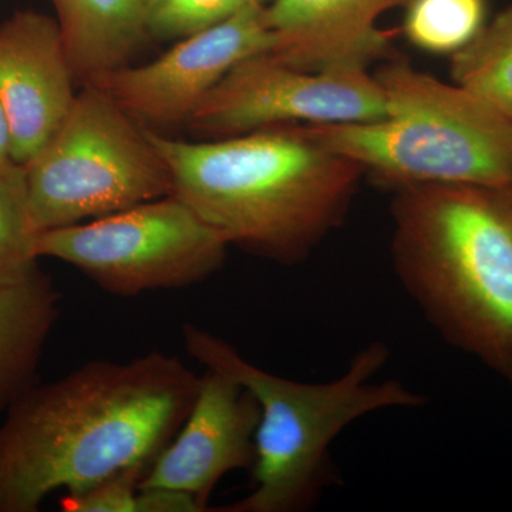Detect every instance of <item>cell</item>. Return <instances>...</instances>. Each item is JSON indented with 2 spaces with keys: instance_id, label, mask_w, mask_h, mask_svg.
<instances>
[{
  "instance_id": "6da1fadb",
  "label": "cell",
  "mask_w": 512,
  "mask_h": 512,
  "mask_svg": "<svg viewBox=\"0 0 512 512\" xmlns=\"http://www.w3.org/2000/svg\"><path fill=\"white\" fill-rule=\"evenodd\" d=\"M201 376L161 352L94 360L32 386L0 424V512H35L124 468H150L190 413Z\"/></svg>"
},
{
  "instance_id": "7a4b0ae2",
  "label": "cell",
  "mask_w": 512,
  "mask_h": 512,
  "mask_svg": "<svg viewBox=\"0 0 512 512\" xmlns=\"http://www.w3.org/2000/svg\"><path fill=\"white\" fill-rule=\"evenodd\" d=\"M175 197L227 239L281 265L311 255L345 220L365 170L301 126L185 141L146 127Z\"/></svg>"
},
{
  "instance_id": "3957f363",
  "label": "cell",
  "mask_w": 512,
  "mask_h": 512,
  "mask_svg": "<svg viewBox=\"0 0 512 512\" xmlns=\"http://www.w3.org/2000/svg\"><path fill=\"white\" fill-rule=\"evenodd\" d=\"M392 259L434 329L512 390V183L394 191Z\"/></svg>"
},
{
  "instance_id": "277c9868",
  "label": "cell",
  "mask_w": 512,
  "mask_h": 512,
  "mask_svg": "<svg viewBox=\"0 0 512 512\" xmlns=\"http://www.w3.org/2000/svg\"><path fill=\"white\" fill-rule=\"evenodd\" d=\"M183 339L192 359L247 387L261 414L255 434L254 487L241 500L215 511L306 510L325 485L330 444L349 424L380 410L426 403L399 380L373 382L389 359L382 342L360 349L338 379L302 383L259 369L227 340L194 323H185Z\"/></svg>"
},
{
  "instance_id": "5b68a950",
  "label": "cell",
  "mask_w": 512,
  "mask_h": 512,
  "mask_svg": "<svg viewBox=\"0 0 512 512\" xmlns=\"http://www.w3.org/2000/svg\"><path fill=\"white\" fill-rule=\"evenodd\" d=\"M383 119L301 126L394 191L413 184H511L512 123L456 83L403 60L375 74Z\"/></svg>"
},
{
  "instance_id": "8992f818",
  "label": "cell",
  "mask_w": 512,
  "mask_h": 512,
  "mask_svg": "<svg viewBox=\"0 0 512 512\" xmlns=\"http://www.w3.org/2000/svg\"><path fill=\"white\" fill-rule=\"evenodd\" d=\"M23 167L39 234L174 194L146 127L93 84H84L62 126Z\"/></svg>"
},
{
  "instance_id": "52a82bcc",
  "label": "cell",
  "mask_w": 512,
  "mask_h": 512,
  "mask_svg": "<svg viewBox=\"0 0 512 512\" xmlns=\"http://www.w3.org/2000/svg\"><path fill=\"white\" fill-rule=\"evenodd\" d=\"M228 248L175 195L37 237L40 258L66 262L101 291L123 298L200 284L221 269Z\"/></svg>"
},
{
  "instance_id": "ba28073f",
  "label": "cell",
  "mask_w": 512,
  "mask_h": 512,
  "mask_svg": "<svg viewBox=\"0 0 512 512\" xmlns=\"http://www.w3.org/2000/svg\"><path fill=\"white\" fill-rule=\"evenodd\" d=\"M386 101L367 69L303 70L256 55L232 67L187 127L208 138L279 126L363 123L383 119Z\"/></svg>"
},
{
  "instance_id": "9c48e42d",
  "label": "cell",
  "mask_w": 512,
  "mask_h": 512,
  "mask_svg": "<svg viewBox=\"0 0 512 512\" xmlns=\"http://www.w3.org/2000/svg\"><path fill=\"white\" fill-rule=\"evenodd\" d=\"M266 2H255L210 29L178 40L143 66L120 67L93 86L147 126L187 124L211 90L242 60L269 53L275 36L265 22Z\"/></svg>"
},
{
  "instance_id": "30bf717a",
  "label": "cell",
  "mask_w": 512,
  "mask_h": 512,
  "mask_svg": "<svg viewBox=\"0 0 512 512\" xmlns=\"http://www.w3.org/2000/svg\"><path fill=\"white\" fill-rule=\"evenodd\" d=\"M259 416V404L247 387L205 367L190 413L148 468L140 488H178L210 511L208 501L221 478L254 466Z\"/></svg>"
},
{
  "instance_id": "8fae6325",
  "label": "cell",
  "mask_w": 512,
  "mask_h": 512,
  "mask_svg": "<svg viewBox=\"0 0 512 512\" xmlns=\"http://www.w3.org/2000/svg\"><path fill=\"white\" fill-rule=\"evenodd\" d=\"M76 80L56 19L20 10L0 23V101L15 163L32 160L62 126Z\"/></svg>"
},
{
  "instance_id": "7c38bea8",
  "label": "cell",
  "mask_w": 512,
  "mask_h": 512,
  "mask_svg": "<svg viewBox=\"0 0 512 512\" xmlns=\"http://www.w3.org/2000/svg\"><path fill=\"white\" fill-rule=\"evenodd\" d=\"M409 0H271L265 22L275 36L269 56L303 70L367 69L387 55L392 35L377 28L387 10Z\"/></svg>"
},
{
  "instance_id": "4fadbf2b",
  "label": "cell",
  "mask_w": 512,
  "mask_h": 512,
  "mask_svg": "<svg viewBox=\"0 0 512 512\" xmlns=\"http://www.w3.org/2000/svg\"><path fill=\"white\" fill-rule=\"evenodd\" d=\"M67 55L84 84L127 66L148 32L146 0H50Z\"/></svg>"
},
{
  "instance_id": "5bb4252c",
  "label": "cell",
  "mask_w": 512,
  "mask_h": 512,
  "mask_svg": "<svg viewBox=\"0 0 512 512\" xmlns=\"http://www.w3.org/2000/svg\"><path fill=\"white\" fill-rule=\"evenodd\" d=\"M59 315L60 293L43 272L0 285V409L32 387Z\"/></svg>"
},
{
  "instance_id": "9a60e30c",
  "label": "cell",
  "mask_w": 512,
  "mask_h": 512,
  "mask_svg": "<svg viewBox=\"0 0 512 512\" xmlns=\"http://www.w3.org/2000/svg\"><path fill=\"white\" fill-rule=\"evenodd\" d=\"M451 77L512 123V6L451 55Z\"/></svg>"
},
{
  "instance_id": "2e32d148",
  "label": "cell",
  "mask_w": 512,
  "mask_h": 512,
  "mask_svg": "<svg viewBox=\"0 0 512 512\" xmlns=\"http://www.w3.org/2000/svg\"><path fill=\"white\" fill-rule=\"evenodd\" d=\"M37 237L25 167L15 161L0 163V285L15 284L40 271Z\"/></svg>"
},
{
  "instance_id": "e0dca14e",
  "label": "cell",
  "mask_w": 512,
  "mask_h": 512,
  "mask_svg": "<svg viewBox=\"0 0 512 512\" xmlns=\"http://www.w3.org/2000/svg\"><path fill=\"white\" fill-rule=\"evenodd\" d=\"M485 25V0H409L404 33L412 45L454 55Z\"/></svg>"
},
{
  "instance_id": "ac0fdd59",
  "label": "cell",
  "mask_w": 512,
  "mask_h": 512,
  "mask_svg": "<svg viewBox=\"0 0 512 512\" xmlns=\"http://www.w3.org/2000/svg\"><path fill=\"white\" fill-rule=\"evenodd\" d=\"M255 2L266 0H161L148 13V32L180 40L220 25Z\"/></svg>"
},
{
  "instance_id": "d6986e66",
  "label": "cell",
  "mask_w": 512,
  "mask_h": 512,
  "mask_svg": "<svg viewBox=\"0 0 512 512\" xmlns=\"http://www.w3.org/2000/svg\"><path fill=\"white\" fill-rule=\"evenodd\" d=\"M146 466L124 468L77 494H66L60 507L66 512H136Z\"/></svg>"
},
{
  "instance_id": "ffe728a7",
  "label": "cell",
  "mask_w": 512,
  "mask_h": 512,
  "mask_svg": "<svg viewBox=\"0 0 512 512\" xmlns=\"http://www.w3.org/2000/svg\"><path fill=\"white\" fill-rule=\"evenodd\" d=\"M194 495L171 487H143L136 512H204Z\"/></svg>"
},
{
  "instance_id": "44dd1931",
  "label": "cell",
  "mask_w": 512,
  "mask_h": 512,
  "mask_svg": "<svg viewBox=\"0 0 512 512\" xmlns=\"http://www.w3.org/2000/svg\"><path fill=\"white\" fill-rule=\"evenodd\" d=\"M8 161H13L12 154H10L9 126L2 101H0V163H8Z\"/></svg>"
},
{
  "instance_id": "7402d4cb",
  "label": "cell",
  "mask_w": 512,
  "mask_h": 512,
  "mask_svg": "<svg viewBox=\"0 0 512 512\" xmlns=\"http://www.w3.org/2000/svg\"><path fill=\"white\" fill-rule=\"evenodd\" d=\"M146 2L148 5V9H151V8H153V6H156L157 3H160L161 0H146Z\"/></svg>"
}]
</instances>
